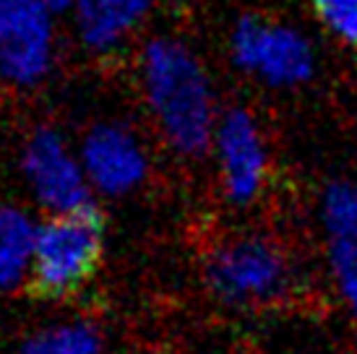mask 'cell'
<instances>
[{
	"label": "cell",
	"mask_w": 357,
	"mask_h": 354,
	"mask_svg": "<svg viewBox=\"0 0 357 354\" xmlns=\"http://www.w3.org/2000/svg\"><path fill=\"white\" fill-rule=\"evenodd\" d=\"M144 91L167 144L185 157H201L217 133L214 94L201 60L183 42L157 37L141 58Z\"/></svg>",
	"instance_id": "obj_1"
},
{
	"label": "cell",
	"mask_w": 357,
	"mask_h": 354,
	"mask_svg": "<svg viewBox=\"0 0 357 354\" xmlns=\"http://www.w3.org/2000/svg\"><path fill=\"white\" fill-rule=\"evenodd\" d=\"M105 219L89 206L55 214L37 229L29 284L40 297H66L89 279L102 261Z\"/></svg>",
	"instance_id": "obj_2"
},
{
	"label": "cell",
	"mask_w": 357,
	"mask_h": 354,
	"mask_svg": "<svg viewBox=\"0 0 357 354\" xmlns=\"http://www.w3.org/2000/svg\"><path fill=\"white\" fill-rule=\"evenodd\" d=\"M206 284L227 305H271L289 292L292 266L268 237L240 235L208 253Z\"/></svg>",
	"instance_id": "obj_3"
},
{
	"label": "cell",
	"mask_w": 357,
	"mask_h": 354,
	"mask_svg": "<svg viewBox=\"0 0 357 354\" xmlns=\"http://www.w3.org/2000/svg\"><path fill=\"white\" fill-rule=\"evenodd\" d=\"M232 58L240 68L268 86H300L313 79L316 55L292 26L243 16L232 31Z\"/></svg>",
	"instance_id": "obj_4"
},
{
	"label": "cell",
	"mask_w": 357,
	"mask_h": 354,
	"mask_svg": "<svg viewBox=\"0 0 357 354\" xmlns=\"http://www.w3.org/2000/svg\"><path fill=\"white\" fill-rule=\"evenodd\" d=\"M21 167L34 196L52 214H73L94 206L89 177L73 157L66 138L50 125H40L24 146Z\"/></svg>",
	"instance_id": "obj_5"
},
{
	"label": "cell",
	"mask_w": 357,
	"mask_h": 354,
	"mask_svg": "<svg viewBox=\"0 0 357 354\" xmlns=\"http://www.w3.org/2000/svg\"><path fill=\"white\" fill-rule=\"evenodd\" d=\"M52 13L40 0H0V76L16 86L40 84L52 66Z\"/></svg>",
	"instance_id": "obj_6"
},
{
	"label": "cell",
	"mask_w": 357,
	"mask_h": 354,
	"mask_svg": "<svg viewBox=\"0 0 357 354\" xmlns=\"http://www.w3.org/2000/svg\"><path fill=\"white\" fill-rule=\"evenodd\" d=\"M222 185L232 203H250L266 180V144L248 109L232 107L217 120L214 133Z\"/></svg>",
	"instance_id": "obj_7"
},
{
	"label": "cell",
	"mask_w": 357,
	"mask_h": 354,
	"mask_svg": "<svg viewBox=\"0 0 357 354\" xmlns=\"http://www.w3.org/2000/svg\"><path fill=\"white\" fill-rule=\"evenodd\" d=\"M81 164L91 187L105 196H126L144 183L149 159L133 130L120 123H100L81 144Z\"/></svg>",
	"instance_id": "obj_8"
},
{
	"label": "cell",
	"mask_w": 357,
	"mask_h": 354,
	"mask_svg": "<svg viewBox=\"0 0 357 354\" xmlns=\"http://www.w3.org/2000/svg\"><path fill=\"white\" fill-rule=\"evenodd\" d=\"M321 222L326 232L328 263L344 305L357 315V185L347 180L328 183L321 198Z\"/></svg>",
	"instance_id": "obj_9"
},
{
	"label": "cell",
	"mask_w": 357,
	"mask_h": 354,
	"mask_svg": "<svg viewBox=\"0 0 357 354\" xmlns=\"http://www.w3.org/2000/svg\"><path fill=\"white\" fill-rule=\"evenodd\" d=\"M151 0H79L73 8L79 40L94 52L126 42L146 19Z\"/></svg>",
	"instance_id": "obj_10"
},
{
	"label": "cell",
	"mask_w": 357,
	"mask_h": 354,
	"mask_svg": "<svg viewBox=\"0 0 357 354\" xmlns=\"http://www.w3.org/2000/svg\"><path fill=\"white\" fill-rule=\"evenodd\" d=\"M40 226L21 208L0 203V292H8L31 271Z\"/></svg>",
	"instance_id": "obj_11"
},
{
	"label": "cell",
	"mask_w": 357,
	"mask_h": 354,
	"mask_svg": "<svg viewBox=\"0 0 357 354\" xmlns=\"http://www.w3.org/2000/svg\"><path fill=\"white\" fill-rule=\"evenodd\" d=\"M21 354H105L100 334L86 323H63L42 328L24 341Z\"/></svg>",
	"instance_id": "obj_12"
},
{
	"label": "cell",
	"mask_w": 357,
	"mask_h": 354,
	"mask_svg": "<svg viewBox=\"0 0 357 354\" xmlns=\"http://www.w3.org/2000/svg\"><path fill=\"white\" fill-rule=\"evenodd\" d=\"M310 6L328 34L357 49V0H310Z\"/></svg>",
	"instance_id": "obj_13"
},
{
	"label": "cell",
	"mask_w": 357,
	"mask_h": 354,
	"mask_svg": "<svg viewBox=\"0 0 357 354\" xmlns=\"http://www.w3.org/2000/svg\"><path fill=\"white\" fill-rule=\"evenodd\" d=\"M40 3H42V8L47 10V13H52V16H55V13H66V10H73L79 0H40Z\"/></svg>",
	"instance_id": "obj_14"
}]
</instances>
